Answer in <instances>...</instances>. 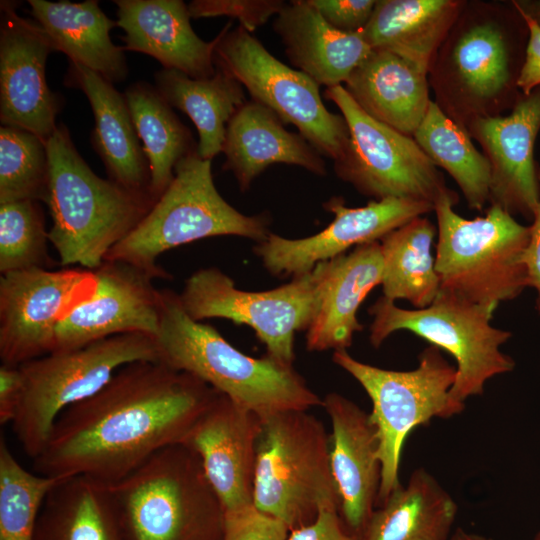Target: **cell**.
Listing matches in <instances>:
<instances>
[{
	"instance_id": "6da1fadb",
	"label": "cell",
	"mask_w": 540,
	"mask_h": 540,
	"mask_svg": "<svg viewBox=\"0 0 540 540\" xmlns=\"http://www.w3.org/2000/svg\"><path fill=\"white\" fill-rule=\"evenodd\" d=\"M220 394L161 361L126 364L96 394L60 414L33 459L34 471L113 484L159 450L182 444Z\"/></svg>"
},
{
	"instance_id": "7a4b0ae2",
	"label": "cell",
	"mask_w": 540,
	"mask_h": 540,
	"mask_svg": "<svg viewBox=\"0 0 540 540\" xmlns=\"http://www.w3.org/2000/svg\"><path fill=\"white\" fill-rule=\"evenodd\" d=\"M527 40L512 2L465 0L429 64L433 101L465 128L512 109L522 95L517 82Z\"/></svg>"
},
{
	"instance_id": "3957f363",
	"label": "cell",
	"mask_w": 540,
	"mask_h": 540,
	"mask_svg": "<svg viewBox=\"0 0 540 540\" xmlns=\"http://www.w3.org/2000/svg\"><path fill=\"white\" fill-rule=\"evenodd\" d=\"M155 341L159 361L198 378L260 417L322 406V399L293 366L268 355L255 358L242 353L214 327L192 319L178 294L168 289L160 290Z\"/></svg>"
},
{
	"instance_id": "277c9868",
	"label": "cell",
	"mask_w": 540,
	"mask_h": 540,
	"mask_svg": "<svg viewBox=\"0 0 540 540\" xmlns=\"http://www.w3.org/2000/svg\"><path fill=\"white\" fill-rule=\"evenodd\" d=\"M52 219L49 240L62 267L97 269L109 251L145 217L156 200L96 175L60 124L46 140Z\"/></svg>"
},
{
	"instance_id": "5b68a950",
	"label": "cell",
	"mask_w": 540,
	"mask_h": 540,
	"mask_svg": "<svg viewBox=\"0 0 540 540\" xmlns=\"http://www.w3.org/2000/svg\"><path fill=\"white\" fill-rule=\"evenodd\" d=\"M107 488L124 540H223V504L184 444L159 450Z\"/></svg>"
},
{
	"instance_id": "8992f818",
	"label": "cell",
	"mask_w": 540,
	"mask_h": 540,
	"mask_svg": "<svg viewBox=\"0 0 540 540\" xmlns=\"http://www.w3.org/2000/svg\"><path fill=\"white\" fill-rule=\"evenodd\" d=\"M458 200V194L447 188L434 203L440 290L493 313L500 302L516 298L528 287L523 255L529 226L495 204L483 217L463 218L454 210Z\"/></svg>"
},
{
	"instance_id": "52a82bcc",
	"label": "cell",
	"mask_w": 540,
	"mask_h": 540,
	"mask_svg": "<svg viewBox=\"0 0 540 540\" xmlns=\"http://www.w3.org/2000/svg\"><path fill=\"white\" fill-rule=\"evenodd\" d=\"M266 214L245 215L219 194L211 160L197 151L175 167L174 179L139 224L107 254L142 268L157 279L170 275L157 264L168 250L216 236H240L264 241L271 233Z\"/></svg>"
},
{
	"instance_id": "ba28073f",
	"label": "cell",
	"mask_w": 540,
	"mask_h": 540,
	"mask_svg": "<svg viewBox=\"0 0 540 540\" xmlns=\"http://www.w3.org/2000/svg\"><path fill=\"white\" fill-rule=\"evenodd\" d=\"M253 502L290 530L314 521L322 506L339 509L330 467V435L308 410L261 417Z\"/></svg>"
},
{
	"instance_id": "9c48e42d",
	"label": "cell",
	"mask_w": 540,
	"mask_h": 540,
	"mask_svg": "<svg viewBox=\"0 0 540 540\" xmlns=\"http://www.w3.org/2000/svg\"><path fill=\"white\" fill-rule=\"evenodd\" d=\"M136 361H159L155 337L115 335L20 365L23 389L11 426L26 455L33 460L41 453L62 412L96 394L120 368Z\"/></svg>"
},
{
	"instance_id": "30bf717a",
	"label": "cell",
	"mask_w": 540,
	"mask_h": 540,
	"mask_svg": "<svg viewBox=\"0 0 540 540\" xmlns=\"http://www.w3.org/2000/svg\"><path fill=\"white\" fill-rule=\"evenodd\" d=\"M332 360L358 381L372 402L370 418L377 429L381 463L378 507L401 485V453L412 430L435 417L450 418L464 410L465 404L450 395L456 367L434 345L420 353L418 367L411 371L372 366L346 350L334 351Z\"/></svg>"
},
{
	"instance_id": "8fae6325",
	"label": "cell",
	"mask_w": 540,
	"mask_h": 540,
	"mask_svg": "<svg viewBox=\"0 0 540 540\" xmlns=\"http://www.w3.org/2000/svg\"><path fill=\"white\" fill-rule=\"evenodd\" d=\"M369 313L373 316L370 342L375 348L395 331L407 330L453 356L456 378L450 395L456 401L481 395L487 380L515 367L514 360L500 350L511 332L493 327L488 309L453 293L440 290L429 306L413 310L382 296Z\"/></svg>"
},
{
	"instance_id": "7c38bea8",
	"label": "cell",
	"mask_w": 540,
	"mask_h": 540,
	"mask_svg": "<svg viewBox=\"0 0 540 540\" xmlns=\"http://www.w3.org/2000/svg\"><path fill=\"white\" fill-rule=\"evenodd\" d=\"M323 262L289 283L267 291H244L215 267L202 268L185 281L179 296L194 320L223 318L251 327L275 361L293 366L295 334L307 330L317 309Z\"/></svg>"
},
{
	"instance_id": "4fadbf2b",
	"label": "cell",
	"mask_w": 540,
	"mask_h": 540,
	"mask_svg": "<svg viewBox=\"0 0 540 540\" xmlns=\"http://www.w3.org/2000/svg\"><path fill=\"white\" fill-rule=\"evenodd\" d=\"M232 21L221 30L215 65L249 92L252 100L271 109L284 124H292L322 156L333 161L344 152L349 129L342 115L331 113L319 85L303 72L275 58L263 44Z\"/></svg>"
},
{
	"instance_id": "5bb4252c",
	"label": "cell",
	"mask_w": 540,
	"mask_h": 540,
	"mask_svg": "<svg viewBox=\"0 0 540 540\" xmlns=\"http://www.w3.org/2000/svg\"><path fill=\"white\" fill-rule=\"evenodd\" d=\"M325 97L339 108L349 129L347 146L334 161L341 180L373 200L407 198L434 205L448 187L413 137L370 117L343 85L327 88Z\"/></svg>"
},
{
	"instance_id": "9a60e30c",
	"label": "cell",
	"mask_w": 540,
	"mask_h": 540,
	"mask_svg": "<svg viewBox=\"0 0 540 540\" xmlns=\"http://www.w3.org/2000/svg\"><path fill=\"white\" fill-rule=\"evenodd\" d=\"M97 285L93 271L31 268L0 277V358L20 366L53 350L59 323Z\"/></svg>"
},
{
	"instance_id": "2e32d148",
	"label": "cell",
	"mask_w": 540,
	"mask_h": 540,
	"mask_svg": "<svg viewBox=\"0 0 540 540\" xmlns=\"http://www.w3.org/2000/svg\"><path fill=\"white\" fill-rule=\"evenodd\" d=\"M324 208L334 215L315 235L288 239L270 233L257 244L255 254L273 275L300 276L321 262L331 260L352 246L380 241L408 221L434 211L427 201L407 198L371 200L363 207H347L342 197H331Z\"/></svg>"
},
{
	"instance_id": "e0dca14e",
	"label": "cell",
	"mask_w": 540,
	"mask_h": 540,
	"mask_svg": "<svg viewBox=\"0 0 540 540\" xmlns=\"http://www.w3.org/2000/svg\"><path fill=\"white\" fill-rule=\"evenodd\" d=\"M93 272L97 281L93 294L59 323L52 352L120 334L155 337L160 320V290L153 284L157 278L120 260H104Z\"/></svg>"
},
{
	"instance_id": "ac0fdd59",
	"label": "cell",
	"mask_w": 540,
	"mask_h": 540,
	"mask_svg": "<svg viewBox=\"0 0 540 540\" xmlns=\"http://www.w3.org/2000/svg\"><path fill=\"white\" fill-rule=\"evenodd\" d=\"M14 1L0 4V120L46 141L57 127L61 96L46 82L48 55L54 51L43 28L16 12Z\"/></svg>"
},
{
	"instance_id": "d6986e66",
	"label": "cell",
	"mask_w": 540,
	"mask_h": 540,
	"mask_svg": "<svg viewBox=\"0 0 540 540\" xmlns=\"http://www.w3.org/2000/svg\"><path fill=\"white\" fill-rule=\"evenodd\" d=\"M466 129L490 163L489 204L532 220L540 201L534 160L540 131V86L522 94L509 114L477 119Z\"/></svg>"
},
{
	"instance_id": "ffe728a7",
	"label": "cell",
	"mask_w": 540,
	"mask_h": 540,
	"mask_svg": "<svg viewBox=\"0 0 540 540\" xmlns=\"http://www.w3.org/2000/svg\"><path fill=\"white\" fill-rule=\"evenodd\" d=\"M261 417L220 394L182 444L200 458L225 511L253 502Z\"/></svg>"
},
{
	"instance_id": "44dd1931",
	"label": "cell",
	"mask_w": 540,
	"mask_h": 540,
	"mask_svg": "<svg viewBox=\"0 0 540 540\" xmlns=\"http://www.w3.org/2000/svg\"><path fill=\"white\" fill-rule=\"evenodd\" d=\"M328 414L330 467L339 498V514L350 534H363L375 510L381 481L379 440L370 414L332 392L322 399Z\"/></svg>"
},
{
	"instance_id": "7402d4cb",
	"label": "cell",
	"mask_w": 540,
	"mask_h": 540,
	"mask_svg": "<svg viewBox=\"0 0 540 540\" xmlns=\"http://www.w3.org/2000/svg\"><path fill=\"white\" fill-rule=\"evenodd\" d=\"M117 25L124 31L125 50L154 57L163 68L191 78L214 75L215 48L192 29L187 5L181 0H115Z\"/></svg>"
},
{
	"instance_id": "603a6c76",
	"label": "cell",
	"mask_w": 540,
	"mask_h": 540,
	"mask_svg": "<svg viewBox=\"0 0 540 540\" xmlns=\"http://www.w3.org/2000/svg\"><path fill=\"white\" fill-rule=\"evenodd\" d=\"M382 275L379 241L324 261L318 306L306 333L307 350L337 351L351 346L354 333L363 329L358 309L370 291L381 285Z\"/></svg>"
},
{
	"instance_id": "cb8c5ba5",
	"label": "cell",
	"mask_w": 540,
	"mask_h": 540,
	"mask_svg": "<svg viewBox=\"0 0 540 540\" xmlns=\"http://www.w3.org/2000/svg\"><path fill=\"white\" fill-rule=\"evenodd\" d=\"M222 152L226 157L223 169L233 173L242 191L278 163L319 176L327 173L322 155L299 133L286 130L271 109L254 100L246 101L228 122Z\"/></svg>"
},
{
	"instance_id": "d4e9b609",
	"label": "cell",
	"mask_w": 540,
	"mask_h": 540,
	"mask_svg": "<svg viewBox=\"0 0 540 540\" xmlns=\"http://www.w3.org/2000/svg\"><path fill=\"white\" fill-rule=\"evenodd\" d=\"M64 82L88 98L95 120L91 143L109 179L132 191L150 194L148 161L124 93L98 73L70 61Z\"/></svg>"
},
{
	"instance_id": "484cf974",
	"label": "cell",
	"mask_w": 540,
	"mask_h": 540,
	"mask_svg": "<svg viewBox=\"0 0 540 540\" xmlns=\"http://www.w3.org/2000/svg\"><path fill=\"white\" fill-rule=\"evenodd\" d=\"M273 29L290 63L327 88L345 83L372 51L360 33L333 28L306 0L286 3Z\"/></svg>"
},
{
	"instance_id": "4316f807",
	"label": "cell",
	"mask_w": 540,
	"mask_h": 540,
	"mask_svg": "<svg viewBox=\"0 0 540 540\" xmlns=\"http://www.w3.org/2000/svg\"><path fill=\"white\" fill-rule=\"evenodd\" d=\"M344 88L370 117L411 137L432 101L428 72L384 50H372Z\"/></svg>"
},
{
	"instance_id": "83f0119b",
	"label": "cell",
	"mask_w": 540,
	"mask_h": 540,
	"mask_svg": "<svg viewBox=\"0 0 540 540\" xmlns=\"http://www.w3.org/2000/svg\"><path fill=\"white\" fill-rule=\"evenodd\" d=\"M31 14L49 37L54 51L67 55L111 83L128 74L124 46H116L110 31L117 25L96 0L81 3L29 0Z\"/></svg>"
},
{
	"instance_id": "f1b7e54d",
	"label": "cell",
	"mask_w": 540,
	"mask_h": 540,
	"mask_svg": "<svg viewBox=\"0 0 540 540\" xmlns=\"http://www.w3.org/2000/svg\"><path fill=\"white\" fill-rule=\"evenodd\" d=\"M465 0H377L360 35L372 50L392 52L428 72Z\"/></svg>"
},
{
	"instance_id": "f546056e",
	"label": "cell",
	"mask_w": 540,
	"mask_h": 540,
	"mask_svg": "<svg viewBox=\"0 0 540 540\" xmlns=\"http://www.w3.org/2000/svg\"><path fill=\"white\" fill-rule=\"evenodd\" d=\"M457 504L425 469L375 509L358 540H449Z\"/></svg>"
},
{
	"instance_id": "4dcf8cb0",
	"label": "cell",
	"mask_w": 540,
	"mask_h": 540,
	"mask_svg": "<svg viewBox=\"0 0 540 540\" xmlns=\"http://www.w3.org/2000/svg\"><path fill=\"white\" fill-rule=\"evenodd\" d=\"M155 88L171 107L184 112L194 123L201 159L212 160L223 151L227 124L246 102L237 79L219 66L214 75L202 79L162 68L155 74Z\"/></svg>"
},
{
	"instance_id": "1f68e13d",
	"label": "cell",
	"mask_w": 540,
	"mask_h": 540,
	"mask_svg": "<svg viewBox=\"0 0 540 540\" xmlns=\"http://www.w3.org/2000/svg\"><path fill=\"white\" fill-rule=\"evenodd\" d=\"M33 540H124L106 484L59 479L40 510Z\"/></svg>"
},
{
	"instance_id": "d6a6232c",
	"label": "cell",
	"mask_w": 540,
	"mask_h": 540,
	"mask_svg": "<svg viewBox=\"0 0 540 540\" xmlns=\"http://www.w3.org/2000/svg\"><path fill=\"white\" fill-rule=\"evenodd\" d=\"M150 169L149 191L157 200L168 188L176 165L197 151L190 130L154 86L136 82L124 92Z\"/></svg>"
},
{
	"instance_id": "836d02e7",
	"label": "cell",
	"mask_w": 540,
	"mask_h": 540,
	"mask_svg": "<svg viewBox=\"0 0 540 540\" xmlns=\"http://www.w3.org/2000/svg\"><path fill=\"white\" fill-rule=\"evenodd\" d=\"M436 227L416 217L385 235L379 242L383 258V297L409 301L415 309L429 306L440 292L432 246Z\"/></svg>"
},
{
	"instance_id": "e575fe53",
	"label": "cell",
	"mask_w": 540,
	"mask_h": 540,
	"mask_svg": "<svg viewBox=\"0 0 540 540\" xmlns=\"http://www.w3.org/2000/svg\"><path fill=\"white\" fill-rule=\"evenodd\" d=\"M413 138L433 163L457 183L468 207L483 210L489 203L491 167L476 149L468 130L432 100Z\"/></svg>"
},
{
	"instance_id": "d590c367",
	"label": "cell",
	"mask_w": 540,
	"mask_h": 540,
	"mask_svg": "<svg viewBox=\"0 0 540 540\" xmlns=\"http://www.w3.org/2000/svg\"><path fill=\"white\" fill-rule=\"evenodd\" d=\"M25 469L0 440V540H33L44 500L58 482Z\"/></svg>"
},
{
	"instance_id": "8d00e7d4",
	"label": "cell",
	"mask_w": 540,
	"mask_h": 540,
	"mask_svg": "<svg viewBox=\"0 0 540 540\" xmlns=\"http://www.w3.org/2000/svg\"><path fill=\"white\" fill-rule=\"evenodd\" d=\"M49 158L46 141L14 126L0 127V203L46 202Z\"/></svg>"
},
{
	"instance_id": "74e56055",
	"label": "cell",
	"mask_w": 540,
	"mask_h": 540,
	"mask_svg": "<svg viewBox=\"0 0 540 540\" xmlns=\"http://www.w3.org/2000/svg\"><path fill=\"white\" fill-rule=\"evenodd\" d=\"M49 231L39 201L0 203L1 275L31 268L51 269Z\"/></svg>"
},
{
	"instance_id": "f35d334b",
	"label": "cell",
	"mask_w": 540,
	"mask_h": 540,
	"mask_svg": "<svg viewBox=\"0 0 540 540\" xmlns=\"http://www.w3.org/2000/svg\"><path fill=\"white\" fill-rule=\"evenodd\" d=\"M281 0H194L188 5L190 18L229 16L250 33L278 15L285 6Z\"/></svg>"
},
{
	"instance_id": "ab89813d",
	"label": "cell",
	"mask_w": 540,
	"mask_h": 540,
	"mask_svg": "<svg viewBox=\"0 0 540 540\" xmlns=\"http://www.w3.org/2000/svg\"><path fill=\"white\" fill-rule=\"evenodd\" d=\"M289 527L254 504L225 511L223 540H288Z\"/></svg>"
},
{
	"instance_id": "60d3db41",
	"label": "cell",
	"mask_w": 540,
	"mask_h": 540,
	"mask_svg": "<svg viewBox=\"0 0 540 540\" xmlns=\"http://www.w3.org/2000/svg\"><path fill=\"white\" fill-rule=\"evenodd\" d=\"M333 28L360 33L371 18L377 0H306Z\"/></svg>"
},
{
	"instance_id": "b9f144b4",
	"label": "cell",
	"mask_w": 540,
	"mask_h": 540,
	"mask_svg": "<svg viewBox=\"0 0 540 540\" xmlns=\"http://www.w3.org/2000/svg\"><path fill=\"white\" fill-rule=\"evenodd\" d=\"M288 540H358L345 528L339 509L322 506L314 521L290 530Z\"/></svg>"
},
{
	"instance_id": "7bdbcfd3",
	"label": "cell",
	"mask_w": 540,
	"mask_h": 540,
	"mask_svg": "<svg viewBox=\"0 0 540 540\" xmlns=\"http://www.w3.org/2000/svg\"><path fill=\"white\" fill-rule=\"evenodd\" d=\"M512 4L522 16L527 29L528 40L517 86L523 95H528L540 86V22L521 9L515 1Z\"/></svg>"
},
{
	"instance_id": "ee69618b",
	"label": "cell",
	"mask_w": 540,
	"mask_h": 540,
	"mask_svg": "<svg viewBox=\"0 0 540 540\" xmlns=\"http://www.w3.org/2000/svg\"><path fill=\"white\" fill-rule=\"evenodd\" d=\"M23 389V375L19 366H0V423H12Z\"/></svg>"
},
{
	"instance_id": "f6af8a7d",
	"label": "cell",
	"mask_w": 540,
	"mask_h": 540,
	"mask_svg": "<svg viewBox=\"0 0 540 540\" xmlns=\"http://www.w3.org/2000/svg\"><path fill=\"white\" fill-rule=\"evenodd\" d=\"M540 181V163L538 165ZM528 287L537 292L536 308L540 312V201L529 226V240L523 255Z\"/></svg>"
},
{
	"instance_id": "bcb514c9",
	"label": "cell",
	"mask_w": 540,
	"mask_h": 540,
	"mask_svg": "<svg viewBox=\"0 0 540 540\" xmlns=\"http://www.w3.org/2000/svg\"><path fill=\"white\" fill-rule=\"evenodd\" d=\"M517 5L540 22V1H515Z\"/></svg>"
},
{
	"instance_id": "7dc6e473",
	"label": "cell",
	"mask_w": 540,
	"mask_h": 540,
	"mask_svg": "<svg viewBox=\"0 0 540 540\" xmlns=\"http://www.w3.org/2000/svg\"><path fill=\"white\" fill-rule=\"evenodd\" d=\"M449 540H492L489 537L470 533L462 528H457L450 536Z\"/></svg>"
},
{
	"instance_id": "c3c4849f",
	"label": "cell",
	"mask_w": 540,
	"mask_h": 540,
	"mask_svg": "<svg viewBox=\"0 0 540 540\" xmlns=\"http://www.w3.org/2000/svg\"><path fill=\"white\" fill-rule=\"evenodd\" d=\"M533 540H540V530L536 533Z\"/></svg>"
}]
</instances>
